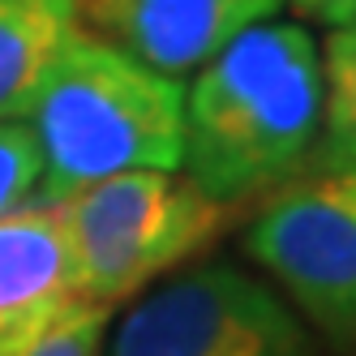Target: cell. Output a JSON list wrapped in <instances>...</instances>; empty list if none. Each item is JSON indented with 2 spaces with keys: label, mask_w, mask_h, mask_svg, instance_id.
Wrapping results in <instances>:
<instances>
[{
  "label": "cell",
  "mask_w": 356,
  "mask_h": 356,
  "mask_svg": "<svg viewBox=\"0 0 356 356\" xmlns=\"http://www.w3.org/2000/svg\"><path fill=\"white\" fill-rule=\"evenodd\" d=\"M322 124V60L300 22H258L197 69L185 90L189 181L223 202H245L305 176Z\"/></svg>",
  "instance_id": "obj_1"
},
{
  "label": "cell",
  "mask_w": 356,
  "mask_h": 356,
  "mask_svg": "<svg viewBox=\"0 0 356 356\" xmlns=\"http://www.w3.org/2000/svg\"><path fill=\"white\" fill-rule=\"evenodd\" d=\"M43 159V197L116 172H176L185 150V86L124 47L82 31L39 82L26 116Z\"/></svg>",
  "instance_id": "obj_2"
},
{
  "label": "cell",
  "mask_w": 356,
  "mask_h": 356,
  "mask_svg": "<svg viewBox=\"0 0 356 356\" xmlns=\"http://www.w3.org/2000/svg\"><path fill=\"white\" fill-rule=\"evenodd\" d=\"M60 215L78 296L112 309L215 245L232 207L207 197L189 176L142 168L65 193Z\"/></svg>",
  "instance_id": "obj_3"
},
{
  "label": "cell",
  "mask_w": 356,
  "mask_h": 356,
  "mask_svg": "<svg viewBox=\"0 0 356 356\" xmlns=\"http://www.w3.org/2000/svg\"><path fill=\"white\" fill-rule=\"evenodd\" d=\"M108 356H318L284 296L232 262H207L146 292Z\"/></svg>",
  "instance_id": "obj_4"
},
{
  "label": "cell",
  "mask_w": 356,
  "mask_h": 356,
  "mask_svg": "<svg viewBox=\"0 0 356 356\" xmlns=\"http://www.w3.org/2000/svg\"><path fill=\"white\" fill-rule=\"evenodd\" d=\"M245 253L326 339L356 343V172H305L275 189Z\"/></svg>",
  "instance_id": "obj_5"
},
{
  "label": "cell",
  "mask_w": 356,
  "mask_h": 356,
  "mask_svg": "<svg viewBox=\"0 0 356 356\" xmlns=\"http://www.w3.org/2000/svg\"><path fill=\"white\" fill-rule=\"evenodd\" d=\"M279 9L284 0H78V22L142 65L181 78Z\"/></svg>",
  "instance_id": "obj_6"
},
{
  "label": "cell",
  "mask_w": 356,
  "mask_h": 356,
  "mask_svg": "<svg viewBox=\"0 0 356 356\" xmlns=\"http://www.w3.org/2000/svg\"><path fill=\"white\" fill-rule=\"evenodd\" d=\"M69 300H78V279L60 197L39 193L0 215V356H13Z\"/></svg>",
  "instance_id": "obj_7"
},
{
  "label": "cell",
  "mask_w": 356,
  "mask_h": 356,
  "mask_svg": "<svg viewBox=\"0 0 356 356\" xmlns=\"http://www.w3.org/2000/svg\"><path fill=\"white\" fill-rule=\"evenodd\" d=\"M78 35V0H0V120L26 116L39 82Z\"/></svg>",
  "instance_id": "obj_8"
},
{
  "label": "cell",
  "mask_w": 356,
  "mask_h": 356,
  "mask_svg": "<svg viewBox=\"0 0 356 356\" xmlns=\"http://www.w3.org/2000/svg\"><path fill=\"white\" fill-rule=\"evenodd\" d=\"M322 60V124L305 172H356V17L330 26Z\"/></svg>",
  "instance_id": "obj_9"
},
{
  "label": "cell",
  "mask_w": 356,
  "mask_h": 356,
  "mask_svg": "<svg viewBox=\"0 0 356 356\" xmlns=\"http://www.w3.org/2000/svg\"><path fill=\"white\" fill-rule=\"evenodd\" d=\"M108 305L95 300H69L65 309H56L35 335L22 339L13 356H104V335H108Z\"/></svg>",
  "instance_id": "obj_10"
},
{
  "label": "cell",
  "mask_w": 356,
  "mask_h": 356,
  "mask_svg": "<svg viewBox=\"0 0 356 356\" xmlns=\"http://www.w3.org/2000/svg\"><path fill=\"white\" fill-rule=\"evenodd\" d=\"M43 159L26 120H0V215L39 197Z\"/></svg>",
  "instance_id": "obj_11"
},
{
  "label": "cell",
  "mask_w": 356,
  "mask_h": 356,
  "mask_svg": "<svg viewBox=\"0 0 356 356\" xmlns=\"http://www.w3.org/2000/svg\"><path fill=\"white\" fill-rule=\"evenodd\" d=\"M288 5L305 22H318V26H343V22L356 17V0H288Z\"/></svg>",
  "instance_id": "obj_12"
}]
</instances>
